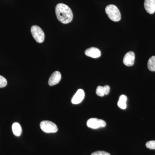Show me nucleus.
<instances>
[{"instance_id":"39448f33","label":"nucleus","mask_w":155,"mask_h":155,"mask_svg":"<svg viewBox=\"0 0 155 155\" xmlns=\"http://www.w3.org/2000/svg\"><path fill=\"white\" fill-rule=\"evenodd\" d=\"M87 125L90 128L97 129L100 127H105L106 122L102 119L91 118L87 120Z\"/></svg>"},{"instance_id":"2eb2a0df","label":"nucleus","mask_w":155,"mask_h":155,"mask_svg":"<svg viewBox=\"0 0 155 155\" xmlns=\"http://www.w3.org/2000/svg\"><path fill=\"white\" fill-rule=\"evenodd\" d=\"M7 81L5 78L2 75H0V88L5 87L7 86Z\"/></svg>"},{"instance_id":"f3484780","label":"nucleus","mask_w":155,"mask_h":155,"mask_svg":"<svg viewBox=\"0 0 155 155\" xmlns=\"http://www.w3.org/2000/svg\"><path fill=\"white\" fill-rule=\"evenodd\" d=\"M91 155H110V154L109 153L104 151H97L93 153Z\"/></svg>"},{"instance_id":"f03ea898","label":"nucleus","mask_w":155,"mask_h":155,"mask_svg":"<svg viewBox=\"0 0 155 155\" xmlns=\"http://www.w3.org/2000/svg\"><path fill=\"white\" fill-rule=\"evenodd\" d=\"M105 11L108 17L114 22H118L121 19L120 11L116 6L113 5H109L106 8Z\"/></svg>"},{"instance_id":"f8f14e48","label":"nucleus","mask_w":155,"mask_h":155,"mask_svg":"<svg viewBox=\"0 0 155 155\" xmlns=\"http://www.w3.org/2000/svg\"><path fill=\"white\" fill-rule=\"evenodd\" d=\"M127 101V97L125 95H122L120 96L118 102V107L122 110L126 109L127 107V104H126Z\"/></svg>"},{"instance_id":"6e6552de","label":"nucleus","mask_w":155,"mask_h":155,"mask_svg":"<svg viewBox=\"0 0 155 155\" xmlns=\"http://www.w3.org/2000/svg\"><path fill=\"white\" fill-rule=\"evenodd\" d=\"M61 73L59 71L53 72L50 76L48 81V84L50 86L56 85L59 83L61 79Z\"/></svg>"},{"instance_id":"9b49d317","label":"nucleus","mask_w":155,"mask_h":155,"mask_svg":"<svg viewBox=\"0 0 155 155\" xmlns=\"http://www.w3.org/2000/svg\"><path fill=\"white\" fill-rule=\"evenodd\" d=\"M12 131L15 136L19 137L22 133V127L18 122H14L12 126Z\"/></svg>"},{"instance_id":"4468645a","label":"nucleus","mask_w":155,"mask_h":155,"mask_svg":"<svg viewBox=\"0 0 155 155\" xmlns=\"http://www.w3.org/2000/svg\"><path fill=\"white\" fill-rule=\"evenodd\" d=\"M96 94L100 97H104L105 95V89L104 86H99L96 89Z\"/></svg>"},{"instance_id":"7ed1b4c3","label":"nucleus","mask_w":155,"mask_h":155,"mask_svg":"<svg viewBox=\"0 0 155 155\" xmlns=\"http://www.w3.org/2000/svg\"><path fill=\"white\" fill-rule=\"evenodd\" d=\"M31 31L33 38L37 42L41 43L44 41L45 38V33L40 27L38 25H33L31 29Z\"/></svg>"},{"instance_id":"423d86ee","label":"nucleus","mask_w":155,"mask_h":155,"mask_svg":"<svg viewBox=\"0 0 155 155\" xmlns=\"http://www.w3.org/2000/svg\"><path fill=\"white\" fill-rule=\"evenodd\" d=\"M135 61V54L132 51H129L125 54L123 58V64L127 67L132 66Z\"/></svg>"},{"instance_id":"f257e3e1","label":"nucleus","mask_w":155,"mask_h":155,"mask_svg":"<svg viewBox=\"0 0 155 155\" xmlns=\"http://www.w3.org/2000/svg\"><path fill=\"white\" fill-rule=\"evenodd\" d=\"M56 16L58 20L64 24H67L72 21L73 13L69 6L62 3L58 4L56 7Z\"/></svg>"},{"instance_id":"ddd939ff","label":"nucleus","mask_w":155,"mask_h":155,"mask_svg":"<svg viewBox=\"0 0 155 155\" xmlns=\"http://www.w3.org/2000/svg\"><path fill=\"white\" fill-rule=\"evenodd\" d=\"M147 67L150 71H155V56L151 57L148 61Z\"/></svg>"},{"instance_id":"20e7f679","label":"nucleus","mask_w":155,"mask_h":155,"mask_svg":"<svg viewBox=\"0 0 155 155\" xmlns=\"http://www.w3.org/2000/svg\"><path fill=\"white\" fill-rule=\"evenodd\" d=\"M40 126L41 130L45 133H56L58 130L57 125L51 121H42Z\"/></svg>"},{"instance_id":"0eeeda50","label":"nucleus","mask_w":155,"mask_h":155,"mask_svg":"<svg viewBox=\"0 0 155 155\" xmlns=\"http://www.w3.org/2000/svg\"><path fill=\"white\" fill-rule=\"evenodd\" d=\"M85 96L84 91L81 89H79L76 93L74 95V96L72 98L71 102L74 104H80L83 101Z\"/></svg>"},{"instance_id":"1a4fd4ad","label":"nucleus","mask_w":155,"mask_h":155,"mask_svg":"<svg viewBox=\"0 0 155 155\" xmlns=\"http://www.w3.org/2000/svg\"><path fill=\"white\" fill-rule=\"evenodd\" d=\"M85 54L87 56L93 58H97L101 56V51L96 48H89L85 51Z\"/></svg>"},{"instance_id":"9d476101","label":"nucleus","mask_w":155,"mask_h":155,"mask_svg":"<svg viewBox=\"0 0 155 155\" xmlns=\"http://www.w3.org/2000/svg\"><path fill=\"white\" fill-rule=\"evenodd\" d=\"M144 6L146 11L150 14L155 12V0H145Z\"/></svg>"},{"instance_id":"dca6fc26","label":"nucleus","mask_w":155,"mask_h":155,"mask_svg":"<svg viewBox=\"0 0 155 155\" xmlns=\"http://www.w3.org/2000/svg\"><path fill=\"white\" fill-rule=\"evenodd\" d=\"M147 147L151 150H155V140L147 142L146 144Z\"/></svg>"}]
</instances>
